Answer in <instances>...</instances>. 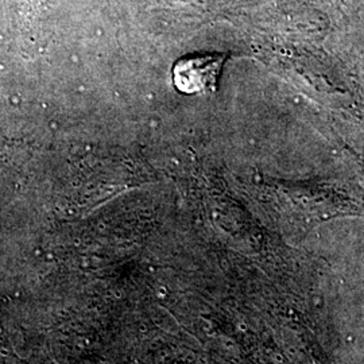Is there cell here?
<instances>
[{"mask_svg": "<svg viewBox=\"0 0 364 364\" xmlns=\"http://www.w3.org/2000/svg\"><path fill=\"white\" fill-rule=\"evenodd\" d=\"M224 61V55L218 54L182 58L173 70L174 85L182 93L213 91Z\"/></svg>", "mask_w": 364, "mask_h": 364, "instance_id": "obj_1", "label": "cell"}]
</instances>
